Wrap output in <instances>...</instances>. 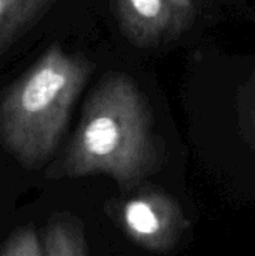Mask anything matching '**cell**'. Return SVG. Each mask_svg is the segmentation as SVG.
I'll return each instance as SVG.
<instances>
[{"label": "cell", "instance_id": "6da1fadb", "mask_svg": "<svg viewBox=\"0 0 255 256\" xmlns=\"http://www.w3.org/2000/svg\"><path fill=\"white\" fill-rule=\"evenodd\" d=\"M164 159V142L155 134L146 98L131 76L116 72L89 94L77 132L48 176H105L131 190L156 174Z\"/></svg>", "mask_w": 255, "mask_h": 256}, {"label": "cell", "instance_id": "7a4b0ae2", "mask_svg": "<svg viewBox=\"0 0 255 256\" xmlns=\"http://www.w3.org/2000/svg\"><path fill=\"white\" fill-rule=\"evenodd\" d=\"M92 63L53 45L0 99V144L27 170L41 168L56 150Z\"/></svg>", "mask_w": 255, "mask_h": 256}, {"label": "cell", "instance_id": "3957f363", "mask_svg": "<svg viewBox=\"0 0 255 256\" xmlns=\"http://www.w3.org/2000/svg\"><path fill=\"white\" fill-rule=\"evenodd\" d=\"M122 224L134 243L153 254L174 250L191 228L180 202L161 190H146L129 200L122 208Z\"/></svg>", "mask_w": 255, "mask_h": 256}, {"label": "cell", "instance_id": "277c9868", "mask_svg": "<svg viewBox=\"0 0 255 256\" xmlns=\"http://www.w3.org/2000/svg\"><path fill=\"white\" fill-rule=\"evenodd\" d=\"M116 4L125 34L138 46L159 42L180 20L168 0H116Z\"/></svg>", "mask_w": 255, "mask_h": 256}, {"label": "cell", "instance_id": "5b68a950", "mask_svg": "<svg viewBox=\"0 0 255 256\" xmlns=\"http://www.w3.org/2000/svg\"><path fill=\"white\" fill-rule=\"evenodd\" d=\"M53 0H0V52L32 24Z\"/></svg>", "mask_w": 255, "mask_h": 256}, {"label": "cell", "instance_id": "8992f818", "mask_svg": "<svg viewBox=\"0 0 255 256\" xmlns=\"http://www.w3.org/2000/svg\"><path fill=\"white\" fill-rule=\"evenodd\" d=\"M84 244L83 232L66 220L53 222L44 236L45 256H77Z\"/></svg>", "mask_w": 255, "mask_h": 256}, {"label": "cell", "instance_id": "52a82bcc", "mask_svg": "<svg viewBox=\"0 0 255 256\" xmlns=\"http://www.w3.org/2000/svg\"><path fill=\"white\" fill-rule=\"evenodd\" d=\"M0 256H45V254L35 230L20 228L3 243Z\"/></svg>", "mask_w": 255, "mask_h": 256}, {"label": "cell", "instance_id": "ba28073f", "mask_svg": "<svg viewBox=\"0 0 255 256\" xmlns=\"http://www.w3.org/2000/svg\"><path fill=\"white\" fill-rule=\"evenodd\" d=\"M177 10H179V14L182 15V10H185L186 8H189V4H191V0H168Z\"/></svg>", "mask_w": 255, "mask_h": 256}, {"label": "cell", "instance_id": "9c48e42d", "mask_svg": "<svg viewBox=\"0 0 255 256\" xmlns=\"http://www.w3.org/2000/svg\"><path fill=\"white\" fill-rule=\"evenodd\" d=\"M77 256H87V254H86V246L80 249V252H78V255Z\"/></svg>", "mask_w": 255, "mask_h": 256}]
</instances>
